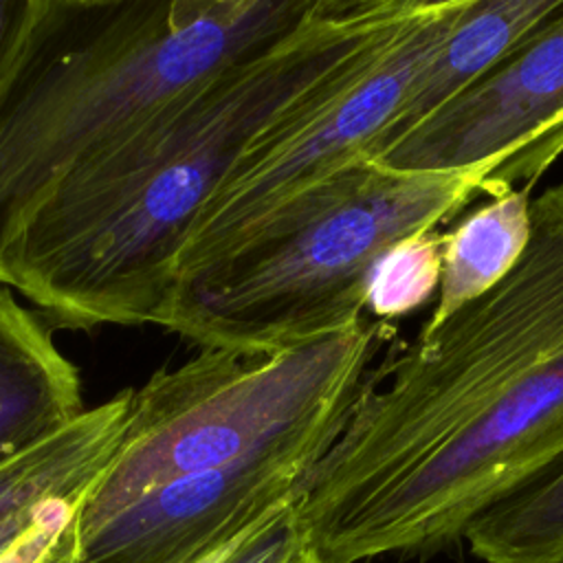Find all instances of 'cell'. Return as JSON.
<instances>
[{
	"label": "cell",
	"instance_id": "1",
	"mask_svg": "<svg viewBox=\"0 0 563 563\" xmlns=\"http://www.w3.org/2000/svg\"><path fill=\"white\" fill-rule=\"evenodd\" d=\"M488 292L369 367L290 517L319 563L429 554L563 464V183Z\"/></svg>",
	"mask_w": 563,
	"mask_h": 563
},
{
	"label": "cell",
	"instance_id": "2",
	"mask_svg": "<svg viewBox=\"0 0 563 563\" xmlns=\"http://www.w3.org/2000/svg\"><path fill=\"white\" fill-rule=\"evenodd\" d=\"M409 2L314 0L295 29L161 103L53 189L0 284L51 330L158 325L187 233L249 143Z\"/></svg>",
	"mask_w": 563,
	"mask_h": 563
},
{
	"label": "cell",
	"instance_id": "3",
	"mask_svg": "<svg viewBox=\"0 0 563 563\" xmlns=\"http://www.w3.org/2000/svg\"><path fill=\"white\" fill-rule=\"evenodd\" d=\"M314 0H37L0 77V268L37 207L161 103L295 29Z\"/></svg>",
	"mask_w": 563,
	"mask_h": 563
},
{
	"label": "cell",
	"instance_id": "4",
	"mask_svg": "<svg viewBox=\"0 0 563 563\" xmlns=\"http://www.w3.org/2000/svg\"><path fill=\"white\" fill-rule=\"evenodd\" d=\"M488 174L394 172L358 158L301 191L235 249L178 279L158 321L200 350L275 352L363 319L398 242L438 231Z\"/></svg>",
	"mask_w": 563,
	"mask_h": 563
},
{
	"label": "cell",
	"instance_id": "5",
	"mask_svg": "<svg viewBox=\"0 0 563 563\" xmlns=\"http://www.w3.org/2000/svg\"><path fill=\"white\" fill-rule=\"evenodd\" d=\"M387 321L275 352L202 350L132 389L121 442L77 515L90 534L150 490L191 473L231 466L297 442H332Z\"/></svg>",
	"mask_w": 563,
	"mask_h": 563
},
{
	"label": "cell",
	"instance_id": "6",
	"mask_svg": "<svg viewBox=\"0 0 563 563\" xmlns=\"http://www.w3.org/2000/svg\"><path fill=\"white\" fill-rule=\"evenodd\" d=\"M466 7L468 0H411L398 20L284 108L198 213L176 262L178 279L220 260L301 191L367 158Z\"/></svg>",
	"mask_w": 563,
	"mask_h": 563
},
{
	"label": "cell",
	"instance_id": "7",
	"mask_svg": "<svg viewBox=\"0 0 563 563\" xmlns=\"http://www.w3.org/2000/svg\"><path fill=\"white\" fill-rule=\"evenodd\" d=\"M328 446L297 442L176 477L77 537L70 563H202L288 510Z\"/></svg>",
	"mask_w": 563,
	"mask_h": 563
},
{
	"label": "cell",
	"instance_id": "8",
	"mask_svg": "<svg viewBox=\"0 0 563 563\" xmlns=\"http://www.w3.org/2000/svg\"><path fill=\"white\" fill-rule=\"evenodd\" d=\"M563 112V11L442 110L369 158L394 172L493 174Z\"/></svg>",
	"mask_w": 563,
	"mask_h": 563
},
{
	"label": "cell",
	"instance_id": "9",
	"mask_svg": "<svg viewBox=\"0 0 563 563\" xmlns=\"http://www.w3.org/2000/svg\"><path fill=\"white\" fill-rule=\"evenodd\" d=\"M53 332L0 284V464L86 411L79 369Z\"/></svg>",
	"mask_w": 563,
	"mask_h": 563
},
{
	"label": "cell",
	"instance_id": "10",
	"mask_svg": "<svg viewBox=\"0 0 563 563\" xmlns=\"http://www.w3.org/2000/svg\"><path fill=\"white\" fill-rule=\"evenodd\" d=\"M132 389L97 407L0 464V537L51 506L84 501L121 442Z\"/></svg>",
	"mask_w": 563,
	"mask_h": 563
},
{
	"label": "cell",
	"instance_id": "11",
	"mask_svg": "<svg viewBox=\"0 0 563 563\" xmlns=\"http://www.w3.org/2000/svg\"><path fill=\"white\" fill-rule=\"evenodd\" d=\"M559 11H563V0H468L449 37L420 73L400 114L367 158H376L442 110Z\"/></svg>",
	"mask_w": 563,
	"mask_h": 563
},
{
	"label": "cell",
	"instance_id": "12",
	"mask_svg": "<svg viewBox=\"0 0 563 563\" xmlns=\"http://www.w3.org/2000/svg\"><path fill=\"white\" fill-rule=\"evenodd\" d=\"M530 207V187H512L444 233L438 301L422 328L440 325L517 266L532 233Z\"/></svg>",
	"mask_w": 563,
	"mask_h": 563
},
{
	"label": "cell",
	"instance_id": "13",
	"mask_svg": "<svg viewBox=\"0 0 563 563\" xmlns=\"http://www.w3.org/2000/svg\"><path fill=\"white\" fill-rule=\"evenodd\" d=\"M464 541L482 563H563V464L479 517Z\"/></svg>",
	"mask_w": 563,
	"mask_h": 563
},
{
	"label": "cell",
	"instance_id": "14",
	"mask_svg": "<svg viewBox=\"0 0 563 563\" xmlns=\"http://www.w3.org/2000/svg\"><path fill=\"white\" fill-rule=\"evenodd\" d=\"M444 233L429 231L398 242L378 262L367 310L376 321H389L420 306L440 284Z\"/></svg>",
	"mask_w": 563,
	"mask_h": 563
},
{
	"label": "cell",
	"instance_id": "15",
	"mask_svg": "<svg viewBox=\"0 0 563 563\" xmlns=\"http://www.w3.org/2000/svg\"><path fill=\"white\" fill-rule=\"evenodd\" d=\"M84 501L51 506L31 523L0 537V563H46L77 534V515Z\"/></svg>",
	"mask_w": 563,
	"mask_h": 563
},
{
	"label": "cell",
	"instance_id": "16",
	"mask_svg": "<svg viewBox=\"0 0 563 563\" xmlns=\"http://www.w3.org/2000/svg\"><path fill=\"white\" fill-rule=\"evenodd\" d=\"M301 548L303 541L295 530L288 508L273 521H268L264 528H260L224 563H290Z\"/></svg>",
	"mask_w": 563,
	"mask_h": 563
},
{
	"label": "cell",
	"instance_id": "17",
	"mask_svg": "<svg viewBox=\"0 0 563 563\" xmlns=\"http://www.w3.org/2000/svg\"><path fill=\"white\" fill-rule=\"evenodd\" d=\"M563 152V112L548 125V130L541 134L537 143H532L528 150H523L519 156H515L510 163H506L501 169L493 172L488 176V183L495 191H508L512 189V183L517 178H523L530 187L539 174Z\"/></svg>",
	"mask_w": 563,
	"mask_h": 563
},
{
	"label": "cell",
	"instance_id": "18",
	"mask_svg": "<svg viewBox=\"0 0 563 563\" xmlns=\"http://www.w3.org/2000/svg\"><path fill=\"white\" fill-rule=\"evenodd\" d=\"M37 0H0V77L18 51Z\"/></svg>",
	"mask_w": 563,
	"mask_h": 563
},
{
	"label": "cell",
	"instance_id": "19",
	"mask_svg": "<svg viewBox=\"0 0 563 563\" xmlns=\"http://www.w3.org/2000/svg\"><path fill=\"white\" fill-rule=\"evenodd\" d=\"M75 543H77V534L70 541H66L62 545V550L51 561H46V563H70L73 561V552H75Z\"/></svg>",
	"mask_w": 563,
	"mask_h": 563
},
{
	"label": "cell",
	"instance_id": "20",
	"mask_svg": "<svg viewBox=\"0 0 563 563\" xmlns=\"http://www.w3.org/2000/svg\"><path fill=\"white\" fill-rule=\"evenodd\" d=\"M290 563H319L314 556H312V552L303 545L295 556H292V561Z\"/></svg>",
	"mask_w": 563,
	"mask_h": 563
}]
</instances>
